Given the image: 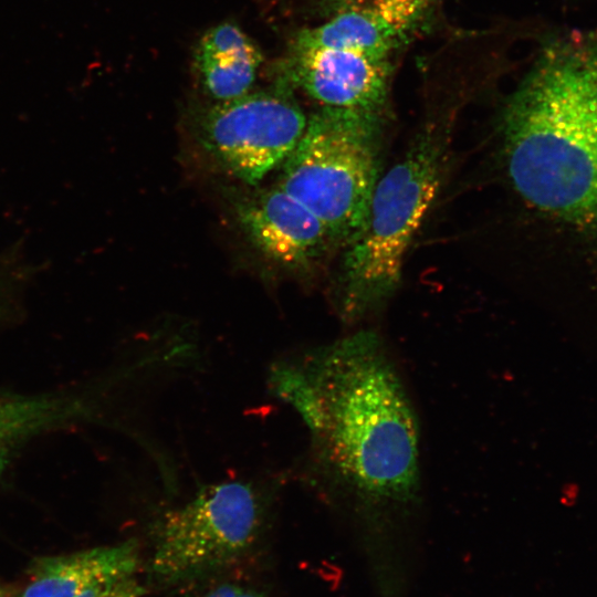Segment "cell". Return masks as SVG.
<instances>
[{
	"label": "cell",
	"mask_w": 597,
	"mask_h": 597,
	"mask_svg": "<svg viewBox=\"0 0 597 597\" xmlns=\"http://www.w3.org/2000/svg\"><path fill=\"white\" fill-rule=\"evenodd\" d=\"M431 0H375L341 10L294 41L307 45L357 51L378 57L390 54L426 17Z\"/></svg>",
	"instance_id": "9c48e42d"
},
{
	"label": "cell",
	"mask_w": 597,
	"mask_h": 597,
	"mask_svg": "<svg viewBox=\"0 0 597 597\" xmlns=\"http://www.w3.org/2000/svg\"><path fill=\"white\" fill-rule=\"evenodd\" d=\"M509 179L536 210L597 227V32L549 41L502 116Z\"/></svg>",
	"instance_id": "7a4b0ae2"
},
{
	"label": "cell",
	"mask_w": 597,
	"mask_h": 597,
	"mask_svg": "<svg viewBox=\"0 0 597 597\" xmlns=\"http://www.w3.org/2000/svg\"><path fill=\"white\" fill-rule=\"evenodd\" d=\"M138 563V545L134 540L38 558L19 597H93L109 584L133 576Z\"/></svg>",
	"instance_id": "30bf717a"
},
{
	"label": "cell",
	"mask_w": 597,
	"mask_h": 597,
	"mask_svg": "<svg viewBox=\"0 0 597 597\" xmlns=\"http://www.w3.org/2000/svg\"><path fill=\"white\" fill-rule=\"evenodd\" d=\"M76 407L54 396H0V476L23 442L64 422Z\"/></svg>",
	"instance_id": "7c38bea8"
},
{
	"label": "cell",
	"mask_w": 597,
	"mask_h": 597,
	"mask_svg": "<svg viewBox=\"0 0 597 597\" xmlns=\"http://www.w3.org/2000/svg\"><path fill=\"white\" fill-rule=\"evenodd\" d=\"M0 597H15L4 588H0Z\"/></svg>",
	"instance_id": "2e32d148"
},
{
	"label": "cell",
	"mask_w": 597,
	"mask_h": 597,
	"mask_svg": "<svg viewBox=\"0 0 597 597\" xmlns=\"http://www.w3.org/2000/svg\"><path fill=\"white\" fill-rule=\"evenodd\" d=\"M307 119L282 85L220 101L198 122L205 150L231 176L258 185L282 165L298 143Z\"/></svg>",
	"instance_id": "8992f818"
},
{
	"label": "cell",
	"mask_w": 597,
	"mask_h": 597,
	"mask_svg": "<svg viewBox=\"0 0 597 597\" xmlns=\"http://www.w3.org/2000/svg\"><path fill=\"white\" fill-rule=\"evenodd\" d=\"M383 112L322 106L283 161L277 186L344 245L363 228L381 176Z\"/></svg>",
	"instance_id": "277c9868"
},
{
	"label": "cell",
	"mask_w": 597,
	"mask_h": 597,
	"mask_svg": "<svg viewBox=\"0 0 597 597\" xmlns=\"http://www.w3.org/2000/svg\"><path fill=\"white\" fill-rule=\"evenodd\" d=\"M234 214L258 252L294 273L310 272L335 243L321 220L279 186L242 196Z\"/></svg>",
	"instance_id": "ba28073f"
},
{
	"label": "cell",
	"mask_w": 597,
	"mask_h": 597,
	"mask_svg": "<svg viewBox=\"0 0 597 597\" xmlns=\"http://www.w3.org/2000/svg\"><path fill=\"white\" fill-rule=\"evenodd\" d=\"M281 73L282 85L302 88L323 106L384 113L391 64L390 57L292 40Z\"/></svg>",
	"instance_id": "52a82bcc"
},
{
	"label": "cell",
	"mask_w": 597,
	"mask_h": 597,
	"mask_svg": "<svg viewBox=\"0 0 597 597\" xmlns=\"http://www.w3.org/2000/svg\"><path fill=\"white\" fill-rule=\"evenodd\" d=\"M261 62L255 43L230 22L209 29L195 51V66L202 84L219 102L248 93Z\"/></svg>",
	"instance_id": "8fae6325"
},
{
	"label": "cell",
	"mask_w": 597,
	"mask_h": 597,
	"mask_svg": "<svg viewBox=\"0 0 597 597\" xmlns=\"http://www.w3.org/2000/svg\"><path fill=\"white\" fill-rule=\"evenodd\" d=\"M201 597H266L261 591L254 588L238 585V584H224L220 585Z\"/></svg>",
	"instance_id": "5bb4252c"
},
{
	"label": "cell",
	"mask_w": 597,
	"mask_h": 597,
	"mask_svg": "<svg viewBox=\"0 0 597 597\" xmlns=\"http://www.w3.org/2000/svg\"><path fill=\"white\" fill-rule=\"evenodd\" d=\"M270 383L308 428L317 472L354 509L373 519L417 503L418 421L376 333L276 363Z\"/></svg>",
	"instance_id": "6da1fadb"
},
{
	"label": "cell",
	"mask_w": 597,
	"mask_h": 597,
	"mask_svg": "<svg viewBox=\"0 0 597 597\" xmlns=\"http://www.w3.org/2000/svg\"><path fill=\"white\" fill-rule=\"evenodd\" d=\"M269 511L268 493L254 482L201 486L154 524L149 575L159 584L174 585L230 566L256 545Z\"/></svg>",
	"instance_id": "5b68a950"
},
{
	"label": "cell",
	"mask_w": 597,
	"mask_h": 597,
	"mask_svg": "<svg viewBox=\"0 0 597 597\" xmlns=\"http://www.w3.org/2000/svg\"><path fill=\"white\" fill-rule=\"evenodd\" d=\"M143 587L133 576L125 577L103 588L94 597H139Z\"/></svg>",
	"instance_id": "4fadbf2b"
},
{
	"label": "cell",
	"mask_w": 597,
	"mask_h": 597,
	"mask_svg": "<svg viewBox=\"0 0 597 597\" xmlns=\"http://www.w3.org/2000/svg\"><path fill=\"white\" fill-rule=\"evenodd\" d=\"M446 151L442 132H422L381 174L366 221L341 262L338 312L346 322L378 310L397 290L408 248L438 193Z\"/></svg>",
	"instance_id": "3957f363"
},
{
	"label": "cell",
	"mask_w": 597,
	"mask_h": 597,
	"mask_svg": "<svg viewBox=\"0 0 597 597\" xmlns=\"http://www.w3.org/2000/svg\"><path fill=\"white\" fill-rule=\"evenodd\" d=\"M375 0H316L318 7L332 15L341 10Z\"/></svg>",
	"instance_id": "9a60e30c"
}]
</instances>
